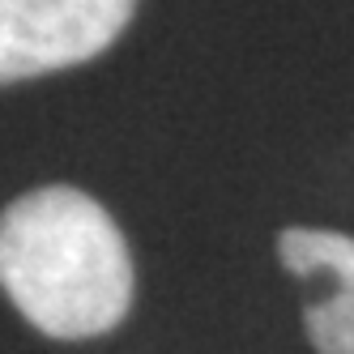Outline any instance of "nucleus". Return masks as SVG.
I'll use <instances>...</instances> for the list:
<instances>
[{"instance_id": "obj_3", "label": "nucleus", "mask_w": 354, "mask_h": 354, "mask_svg": "<svg viewBox=\"0 0 354 354\" xmlns=\"http://www.w3.org/2000/svg\"><path fill=\"white\" fill-rule=\"evenodd\" d=\"M277 257L299 277L320 286L308 308V333L320 354H354V239L316 226H290Z\"/></svg>"}, {"instance_id": "obj_1", "label": "nucleus", "mask_w": 354, "mask_h": 354, "mask_svg": "<svg viewBox=\"0 0 354 354\" xmlns=\"http://www.w3.org/2000/svg\"><path fill=\"white\" fill-rule=\"evenodd\" d=\"M0 286L47 337H98L133 303L129 243L86 192L39 188L0 214Z\"/></svg>"}, {"instance_id": "obj_2", "label": "nucleus", "mask_w": 354, "mask_h": 354, "mask_svg": "<svg viewBox=\"0 0 354 354\" xmlns=\"http://www.w3.org/2000/svg\"><path fill=\"white\" fill-rule=\"evenodd\" d=\"M137 0H0V86L82 64L115 43Z\"/></svg>"}]
</instances>
